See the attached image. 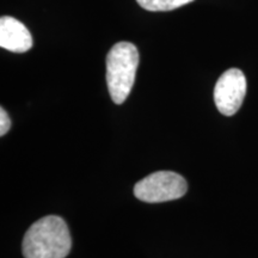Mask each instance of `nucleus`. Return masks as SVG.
Masks as SVG:
<instances>
[{
  "label": "nucleus",
  "instance_id": "20e7f679",
  "mask_svg": "<svg viewBox=\"0 0 258 258\" xmlns=\"http://www.w3.org/2000/svg\"><path fill=\"white\" fill-rule=\"evenodd\" d=\"M246 95V78L238 69L222 73L215 84L214 102L218 110L225 116H232L239 110Z\"/></svg>",
  "mask_w": 258,
  "mask_h": 258
},
{
  "label": "nucleus",
  "instance_id": "423d86ee",
  "mask_svg": "<svg viewBox=\"0 0 258 258\" xmlns=\"http://www.w3.org/2000/svg\"><path fill=\"white\" fill-rule=\"evenodd\" d=\"M138 4L141 8L152 12H164V11H172L190 4L194 0H137Z\"/></svg>",
  "mask_w": 258,
  "mask_h": 258
},
{
  "label": "nucleus",
  "instance_id": "39448f33",
  "mask_svg": "<svg viewBox=\"0 0 258 258\" xmlns=\"http://www.w3.org/2000/svg\"><path fill=\"white\" fill-rule=\"evenodd\" d=\"M32 36L28 28L14 17L0 18V46L14 53H25L32 47Z\"/></svg>",
  "mask_w": 258,
  "mask_h": 258
},
{
  "label": "nucleus",
  "instance_id": "7ed1b4c3",
  "mask_svg": "<svg viewBox=\"0 0 258 258\" xmlns=\"http://www.w3.org/2000/svg\"><path fill=\"white\" fill-rule=\"evenodd\" d=\"M188 190L186 180L172 171H158L135 184V198L148 203L172 201L184 196Z\"/></svg>",
  "mask_w": 258,
  "mask_h": 258
},
{
  "label": "nucleus",
  "instance_id": "f257e3e1",
  "mask_svg": "<svg viewBox=\"0 0 258 258\" xmlns=\"http://www.w3.org/2000/svg\"><path fill=\"white\" fill-rule=\"evenodd\" d=\"M72 247L69 226L62 218L48 215L34 222L23 238L25 258H64Z\"/></svg>",
  "mask_w": 258,
  "mask_h": 258
},
{
  "label": "nucleus",
  "instance_id": "f03ea898",
  "mask_svg": "<svg viewBox=\"0 0 258 258\" xmlns=\"http://www.w3.org/2000/svg\"><path fill=\"white\" fill-rule=\"evenodd\" d=\"M139 66L138 48L131 42H118L106 56V84L112 102L122 104L133 89Z\"/></svg>",
  "mask_w": 258,
  "mask_h": 258
},
{
  "label": "nucleus",
  "instance_id": "0eeeda50",
  "mask_svg": "<svg viewBox=\"0 0 258 258\" xmlns=\"http://www.w3.org/2000/svg\"><path fill=\"white\" fill-rule=\"evenodd\" d=\"M11 127V120H10L9 114L5 111L4 108L0 109V135H5Z\"/></svg>",
  "mask_w": 258,
  "mask_h": 258
}]
</instances>
